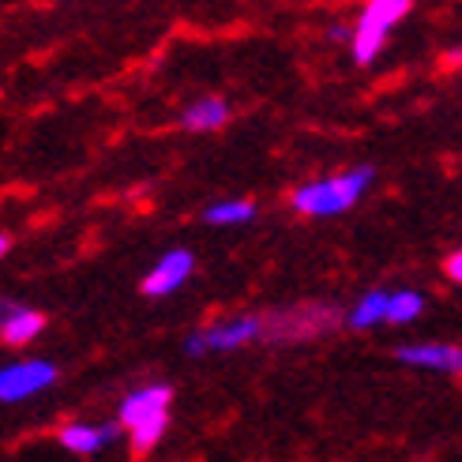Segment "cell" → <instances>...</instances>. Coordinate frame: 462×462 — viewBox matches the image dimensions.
<instances>
[{"mask_svg":"<svg viewBox=\"0 0 462 462\" xmlns=\"http://www.w3.org/2000/svg\"><path fill=\"white\" fill-rule=\"evenodd\" d=\"M387 309H391V290H368L346 319H350V328L368 331V328H376V323H387Z\"/></svg>","mask_w":462,"mask_h":462,"instance_id":"obj_11","label":"cell"},{"mask_svg":"<svg viewBox=\"0 0 462 462\" xmlns=\"http://www.w3.org/2000/svg\"><path fill=\"white\" fill-rule=\"evenodd\" d=\"M263 328L267 319L263 316H237V319H226V323H211L203 335H207V346L211 350H241V346H248L252 338H263Z\"/></svg>","mask_w":462,"mask_h":462,"instance_id":"obj_7","label":"cell"},{"mask_svg":"<svg viewBox=\"0 0 462 462\" xmlns=\"http://www.w3.org/2000/svg\"><path fill=\"white\" fill-rule=\"evenodd\" d=\"M335 42H354V27H346V23H331V31H328Z\"/></svg>","mask_w":462,"mask_h":462,"instance_id":"obj_18","label":"cell"},{"mask_svg":"<svg viewBox=\"0 0 462 462\" xmlns=\"http://www.w3.org/2000/svg\"><path fill=\"white\" fill-rule=\"evenodd\" d=\"M444 64H448V68H458V64H462V45H455V50L444 53Z\"/></svg>","mask_w":462,"mask_h":462,"instance_id":"obj_19","label":"cell"},{"mask_svg":"<svg viewBox=\"0 0 462 462\" xmlns=\"http://www.w3.org/2000/svg\"><path fill=\"white\" fill-rule=\"evenodd\" d=\"M373 184V170L368 166H357V170H346V173H335V177H323V180H312L305 189H297L290 196L293 211L301 215H312V218H331V215H342L365 196V189Z\"/></svg>","mask_w":462,"mask_h":462,"instance_id":"obj_1","label":"cell"},{"mask_svg":"<svg viewBox=\"0 0 462 462\" xmlns=\"http://www.w3.org/2000/svg\"><path fill=\"white\" fill-rule=\"evenodd\" d=\"M45 328V316L27 309V305H15L5 301V323H0V338L5 346H27L31 338H38V331Z\"/></svg>","mask_w":462,"mask_h":462,"instance_id":"obj_9","label":"cell"},{"mask_svg":"<svg viewBox=\"0 0 462 462\" xmlns=\"http://www.w3.org/2000/svg\"><path fill=\"white\" fill-rule=\"evenodd\" d=\"M256 218V203L252 199H226V203H211L203 211L207 226H241Z\"/></svg>","mask_w":462,"mask_h":462,"instance_id":"obj_13","label":"cell"},{"mask_svg":"<svg viewBox=\"0 0 462 462\" xmlns=\"http://www.w3.org/2000/svg\"><path fill=\"white\" fill-rule=\"evenodd\" d=\"M395 357L402 365H413V368H432V373H455V376H462V346L410 342V346H399Z\"/></svg>","mask_w":462,"mask_h":462,"instance_id":"obj_6","label":"cell"},{"mask_svg":"<svg viewBox=\"0 0 462 462\" xmlns=\"http://www.w3.org/2000/svg\"><path fill=\"white\" fill-rule=\"evenodd\" d=\"M413 0H368L361 19L354 23V60L357 64H373L387 42V31L410 12Z\"/></svg>","mask_w":462,"mask_h":462,"instance_id":"obj_2","label":"cell"},{"mask_svg":"<svg viewBox=\"0 0 462 462\" xmlns=\"http://www.w3.org/2000/svg\"><path fill=\"white\" fill-rule=\"evenodd\" d=\"M444 271H448V279H451V282H462V252H455V256L444 263Z\"/></svg>","mask_w":462,"mask_h":462,"instance_id":"obj_17","label":"cell"},{"mask_svg":"<svg viewBox=\"0 0 462 462\" xmlns=\"http://www.w3.org/2000/svg\"><path fill=\"white\" fill-rule=\"evenodd\" d=\"M229 117V106L222 98H199L192 102L189 109H184V128H192V132H215L222 128Z\"/></svg>","mask_w":462,"mask_h":462,"instance_id":"obj_12","label":"cell"},{"mask_svg":"<svg viewBox=\"0 0 462 462\" xmlns=\"http://www.w3.org/2000/svg\"><path fill=\"white\" fill-rule=\"evenodd\" d=\"M207 350H211V346H207V335H203V331H196V335L184 338V354H189V357H203Z\"/></svg>","mask_w":462,"mask_h":462,"instance_id":"obj_16","label":"cell"},{"mask_svg":"<svg viewBox=\"0 0 462 462\" xmlns=\"http://www.w3.org/2000/svg\"><path fill=\"white\" fill-rule=\"evenodd\" d=\"M192 267H196V256H192L189 248L166 252V256H162V260L151 267V274L143 279V293H147V297H170V293H177L184 282H189Z\"/></svg>","mask_w":462,"mask_h":462,"instance_id":"obj_5","label":"cell"},{"mask_svg":"<svg viewBox=\"0 0 462 462\" xmlns=\"http://www.w3.org/2000/svg\"><path fill=\"white\" fill-rule=\"evenodd\" d=\"M338 323V312L335 309H323V305H301V309H290V312H279V316H267V328H263V338H274V342H290V338H309V335H319V331H331Z\"/></svg>","mask_w":462,"mask_h":462,"instance_id":"obj_3","label":"cell"},{"mask_svg":"<svg viewBox=\"0 0 462 462\" xmlns=\"http://www.w3.org/2000/svg\"><path fill=\"white\" fill-rule=\"evenodd\" d=\"M57 383V365L53 361H19L0 368V402H23L38 395V391Z\"/></svg>","mask_w":462,"mask_h":462,"instance_id":"obj_4","label":"cell"},{"mask_svg":"<svg viewBox=\"0 0 462 462\" xmlns=\"http://www.w3.org/2000/svg\"><path fill=\"white\" fill-rule=\"evenodd\" d=\"M425 309V297L418 290H399L391 293V309H387V323H413Z\"/></svg>","mask_w":462,"mask_h":462,"instance_id":"obj_15","label":"cell"},{"mask_svg":"<svg viewBox=\"0 0 462 462\" xmlns=\"http://www.w3.org/2000/svg\"><path fill=\"white\" fill-rule=\"evenodd\" d=\"M166 429H170V410H162V413H151V418H143L140 425H132L128 429V436H132V448L135 451H151L162 436H166Z\"/></svg>","mask_w":462,"mask_h":462,"instance_id":"obj_14","label":"cell"},{"mask_svg":"<svg viewBox=\"0 0 462 462\" xmlns=\"http://www.w3.org/2000/svg\"><path fill=\"white\" fill-rule=\"evenodd\" d=\"M117 436H121L117 425H68V429H60V444L76 455H95L106 444L117 440Z\"/></svg>","mask_w":462,"mask_h":462,"instance_id":"obj_10","label":"cell"},{"mask_svg":"<svg viewBox=\"0 0 462 462\" xmlns=\"http://www.w3.org/2000/svg\"><path fill=\"white\" fill-rule=\"evenodd\" d=\"M170 399H173V391H170L166 383L140 387V391H132V395L121 402V410H117V421H121L125 429H132V425H140L143 418H151V413L170 410Z\"/></svg>","mask_w":462,"mask_h":462,"instance_id":"obj_8","label":"cell"}]
</instances>
